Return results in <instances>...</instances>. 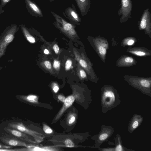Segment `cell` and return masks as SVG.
<instances>
[{
  "label": "cell",
  "mask_w": 151,
  "mask_h": 151,
  "mask_svg": "<svg viewBox=\"0 0 151 151\" xmlns=\"http://www.w3.org/2000/svg\"><path fill=\"white\" fill-rule=\"evenodd\" d=\"M58 99L62 102H64L65 99V97L61 95H59L58 96Z\"/></svg>",
  "instance_id": "31"
},
{
  "label": "cell",
  "mask_w": 151,
  "mask_h": 151,
  "mask_svg": "<svg viewBox=\"0 0 151 151\" xmlns=\"http://www.w3.org/2000/svg\"><path fill=\"white\" fill-rule=\"evenodd\" d=\"M6 130L15 137L23 141L32 143H35L30 139L24 133L18 130L7 128Z\"/></svg>",
  "instance_id": "12"
},
{
  "label": "cell",
  "mask_w": 151,
  "mask_h": 151,
  "mask_svg": "<svg viewBox=\"0 0 151 151\" xmlns=\"http://www.w3.org/2000/svg\"><path fill=\"white\" fill-rule=\"evenodd\" d=\"M41 65L50 73L52 72L51 65L49 61L45 60L42 62Z\"/></svg>",
  "instance_id": "18"
},
{
  "label": "cell",
  "mask_w": 151,
  "mask_h": 151,
  "mask_svg": "<svg viewBox=\"0 0 151 151\" xmlns=\"http://www.w3.org/2000/svg\"><path fill=\"white\" fill-rule=\"evenodd\" d=\"M59 87L56 84L53 87V89L54 92L55 93H57L59 90Z\"/></svg>",
  "instance_id": "32"
},
{
  "label": "cell",
  "mask_w": 151,
  "mask_h": 151,
  "mask_svg": "<svg viewBox=\"0 0 151 151\" xmlns=\"http://www.w3.org/2000/svg\"><path fill=\"white\" fill-rule=\"evenodd\" d=\"M131 52L139 56H144L145 55V53L141 51H133Z\"/></svg>",
  "instance_id": "27"
},
{
  "label": "cell",
  "mask_w": 151,
  "mask_h": 151,
  "mask_svg": "<svg viewBox=\"0 0 151 151\" xmlns=\"http://www.w3.org/2000/svg\"><path fill=\"white\" fill-rule=\"evenodd\" d=\"M19 28L15 24L7 27L0 36V59L5 54L8 46L12 42Z\"/></svg>",
  "instance_id": "3"
},
{
  "label": "cell",
  "mask_w": 151,
  "mask_h": 151,
  "mask_svg": "<svg viewBox=\"0 0 151 151\" xmlns=\"http://www.w3.org/2000/svg\"><path fill=\"white\" fill-rule=\"evenodd\" d=\"M8 125L9 127L18 130L25 134L33 136L36 140L38 141V139H39V137H38L37 135L40 134L29 129L22 122H12L9 123Z\"/></svg>",
  "instance_id": "8"
},
{
  "label": "cell",
  "mask_w": 151,
  "mask_h": 151,
  "mask_svg": "<svg viewBox=\"0 0 151 151\" xmlns=\"http://www.w3.org/2000/svg\"><path fill=\"white\" fill-rule=\"evenodd\" d=\"M1 140L4 143L11 146H24L27 147L28 146L24 142L15 138L2 137L1 138Z\"/></svg>",
  "instance_id": "10"
},
{
  "label": "cell",
  "mask_w": 151,
  "mask_h": 151,
  "mask_svg": "<svg viewBox=\"0 0 151 151\" xmlns=\"http://www.w3.org/2000/svg\"><path fill=\"white\" fill-rule=\"evenodd\" d=\"M71 7L66 8L63 15L70 22L74 24L79 25L81 22V19L74 5L71 4Z\"/></svg>",
  "instance_id": "6"
},
{
  "label": "cell",
  "mask_w": 151,
  "mask_h": 151,
  "mask_svg": "<svg viewBox=\"0 0 151 151\" xmlns=\"http://www.w3.org/2000/svg\"><path fill=\"white\" fill-rule=\"evenodd\" d=\"M53 49L56 54H58V53L59 47L57 44H55L53 45Z\"/></svg>",
  "instance_id": "28"
},
{
  "label": "cell",
  "mask_w": 151,
  "mask_h": 151,
  "mask_svg": "<svg viewBox=\"0 0 151 151\" xmlns=\"http://www.w3.org/2000/svg\"><path fill=\"white\" fill-rule=\"evenodd\" d=\"M72 62L70 59H68L66 61L65 65V68L67 70H68L71 67Z\"/></svg>",
  "instance_id": "20"
},
{
  "label": "cell",
  "mask_w": 151,
  "mask_h": 151,
  "mask_svg": "<svg viewBox=\"0 0 151 151\" xmlns=\"http://www.w3.org/2000/svg\"><path fill=\"white\" fill-rule=\"evenodd\" d=\"M114 132L113 128L110 126L103 125L100 131L96 135L92 137V139L95 141L94 145L96 148H100V146L108 140L112 135Z\"/></svg>",
  "instance_id": "4"
},
{
  "label": "cell",
  "mask_w": 151,
  "mask_h": 151,
  "mask_svg": "<svg viewBox=\"0 0 151 151\" xmlns=\"http://www.w3.org/2000/svg\"><path fill=\"white\" fill-rule=\"evenodd\" d=\"M60 63L59 61L55 60L53 64V67L55 69L58 70L60 68Z\"/></svg>",
  "instance_id": "23"
},
{
  "label": "cell",
  "mask_w": 151,
  "mask_h": 151,
  "mask_svg": "<svg viewBox=\"0 0 151 151\" xmlns=\"http://www.w3.org/2000/svg\"><path fill=\"white\" fill-rule=\"evenodd\" d=\"M132 3L131 0H121V6L118 12V14L121 16V22H125L131 17Z\"/></svg>",
  "instance_id": "5"
},
{
  "label": "cell",
  "mask_w": 151,
  "mask_h": 151,
  "mask_svg": "<svg viewBox=\"0 0 151 151\" xmlns=\"http://www.w3.org/2000/svg\"><path fill=\"white\" fill-rule=\"evenodd\" d=\"M77 70V73L80 78L83 79L86 77V75L85 71L82 69L79 68L78 65Z\"/></svg>",
  "instance_id": "19"
},
{
  "label": "cell",
  "mask_w": 151,
  "mask_h": 151,
  "mask_svg": "<svg viewBox=\"0 0 151 151\" xmlns=\"http://www.w3.org/2000/svg\"><path fill=\"white\" fill-rule=\"evenodd\" d=\"M51 13L55 18V21L53 24L62 32L72 39L78 36L75 30V24L68 22L65 19L55 12L51 11Z\"/></svg>",
  "instance_id": "2"
},
{
  "label": "cell",
  "mask_w": 151,
  "mask_h": 151,
  "mask_svg": "<svg viewBox=\"0 0 151 151\" xmlns=\"http://www.w3.org/2000/svg\"><path fill=\"white\" fill-rule=\"evenodd\" d=\"M114 140L115 146L114 151H134L135 150L130 149L126 148L123 145L121 137L119 134H117Z\"/></svg>",
  "instance_id": "15"
},
{
  "label": "cell",
  "mask_w": 151,
  "mask_h": 151,
  "mask_svg": "<svg viewBox=\"0 0 151 151\" xmlns=\"http://www.w3.org/2000/svg\"><path fill=\"white\" fill-rule=\"evenodd\" d=\"M99 53L102 55H104L106 53V50L104 47L100 46L99 47Z\"/></svg>",
  "instance_id": "24"
},
{
  "label": "cell",
  "mask_w": 151,
  "mask_h": 151,
  "mask_svg": "<svg viewBox=\"0 0 151 151\" xmlns=\"http://www.w3.org/2000/svg\"><path fill=\"white\" fill-rule=\"evenodd\" d=\"M98 150L101 151H114V147H109L102 148H100L98 149Z\"/></svg>",
  "instance_id": "25"
},
{
  "label": "cell",
  "mask_w": 151,
  "mask_h": 151,
  "mask_svg": "<svg viewBox=\"0 0 151 151\" xmlns=\"http://www.w3.org/2000/svg\"><path fill=\"white\" fill-rule=\"evenodd\" d=\"M134 41L133 40L131 39L128 41L127 44L128 45H132L134 43Z\"/></svg>",
  "instance_id": "33"
},
{
  "label": "cell",
  "mask_w": 151,
  "mask_h": 151,
  "mask_svg": "<svg viewBox=\"0 0 151 151\" xmlns=\"http://www.w3.org/2000/svg\"><path fill=\"white\" fill-rule=\"evenodd\" d=\"M75 118L74 116H71L68 120V123L69 124H71L73 123L75 121Z\"/></svg>",
  "instance_id": "30"
},
{
  "label": "cell",
  "mask_w": 151,
  "mask_h": 151,
  "mask_svg": "<svg viewBox=\"0 0 151 151\" xmlns=\"http://www.w3.org/2000/svg\"><path fill=\"white\" fill-rule=\"evenodd\" d=\"M26 7L32 16L41 18L43 17L42 10L35 2L32 0H25Z\"/></svg>",
  "instance_id": "7"
},
{
  "label": "cell",
  "mask_w": 151,
  "mask_h": 151,
  "mask_svg": "<svg viewBox=\"0 0 151 151\" xmlns=\"http://www.w3.org/2000/svg\"><path fill=\"white\" fill-rule=\"evenodd\" d=\"M101 103L102 111L105 114L120 104L121 101L117 91L110 86H105L101 89Z\"/></svg>",
  "instance_id": "1"
},
{
  "label": "cell",
  "mask_w": 151,
  "mask_h": 151,
  "mask_svg": "<svg viewBox=\"0 0 151 151\" xmlns=\"http://www.w3.org/2000/svg\"><path fill=\"white\" fill-rule=\"evenodd\" d=\"M4 10H3L2 9V8H1L0 6V15L2 13L4 12Z\"/></svg>",
  "instance_id": "35"
},
{
  "label": "cell",
  "mask_w": 151,
  "mask_h": 151,
  "mask_svg": "<svg viewBox=\"0 0 151 151\" xmlns=\"http://www.w3.org/2000/svg\"><path fill=\"white\" fill-rule=\"evenodd\" d=\"M74 100L75 98L73 95L70 96L65 99L63 106L57 116L55 120L60 118L63 112L72 105Z\"/></svg>",
  "instance_id": "14"
},
{
  "label": "cell",
  "mask_w": 151,
  "mask_h": 151,
  "mask_svg": "<svg viewBox=\"0 0 151 151\" xmlns=\"http://www.w3.org/2000/svg\"><path fill=\"white\" fill-rule=\"evenodd\" d=\"M125 61L127 63H132L133 61V59L130 57H127L125 59Z\"/></svg>",
  "instance_id": "29"
},
{
  "label": "cell",
  "mask_w": 151,
  "mask_h": 151,
  "mask_svg": "<svg viewBox=\"0 0 151 151\" xmlns=\"http://www.w3.org/2000/svg\"><path fill=\"white\" fill-rule=\"evenodd\" d=\"M144 118L140 114H134L129 120L127 126V131L133 132L142 124Z\"/></svg>",
  "instance_id": "9"
},
{
  "label": "cell",
  "mask_w": 151,
  "mask_h": 151,
  "mask_svg": "<svg viewBox=\"0 0 151 151\" xmlns=\"http://www.w3.org/2000/svg\"><path fill=\"white\" fill-rule=\"evenodd\" d=\"M50 1V2H53V1H55V0H49Z\"/></svg>",
  "instance_id": "36"
},
{
  "label": "cell",
  "mask_w": 151,
  "mask_h": 151,
  "mask_svg": "<svg viewBox=\"0 0 151 151\" xmlns=\"http://www.w3.org/2000/svg\"><path fill=\"white\" fill-rule=\"evenodd\" d=\"M43 129L45 132L47 134H51L52 132V129L45 124H43Z\"/></svg>",
  "instance_id": "22"
},
{
  "label": "cell",
  "mask_w": 151,
  "mask_h": 151,
  "mask_svg": "<svg viewBox=\"0 0 151 151\" xmlns=\"http://www.w3.org/2000/svg\"><path fill=\"white\" fill-rule=\"evenodd\" d=\"M76 2L82 16L87 14L91 4L90 0H74Z\"/></svg>",
  "instance_id": "11"
},
{
  "label": "cell",
  "mask_w": 151,
  "mask_h": 151,
  "mask_svg": "<svg viewBox=\"0 0 151 151\" xmlns=\"http://www.w3.org/2000/svg\"><path fill=\"white\" fill-rule=\"evenodd\" d=\"M11 0H1V3L0 4V7L2 8Z\"/></svg>",
  "instance_id": "26"
},
{
  "label": "cell",
  "mask_w": 151,
  "mask_h": 151,
  "mask_svg": "<svg viewBox=\"0 0 151 151\" xmlns=\"http://www.w3.org/2000/svg\"><path fill=\"white\" fill-rule=\"evenodd\" d=\"M44 52L46 54H48L49 53V51L47 49H45L44 50Z\"/></svg>",
  "instance_id": "34"
},
{
  "label": "cell",
  "mask_w": 151,
  "mask_h": 151,
  "mask_svg": "<svg viewBox=\"0 0 151 151\" xmlns=\"http://www.w3.org/2000/svg\"><path fill=\"white\" fill-rule=\"evenodd\" d=\"M150 14L148 9H146L141 17L139 22L140 28L143 29L146 28L147 26L150 23Z\"/></svg>",
  "instance_id": "13"
},
{
  "label": "cell",
  "mask_w": 151,
  "mask_h": 151,
  "mask_svg": "<svg viewBox=\"0 0 151 151\" xmlns=\"http://www.w3.org/2000/svg\"><path fill=\"white\" fill-rule=\"evenodd\" d=\"M20 98L24 101L31 103H35L37 101V97L35 95H30L27 96L22 95Z\"/></svg>",
  "instance_id": "17"
},
{
  "label": "cell",
  "mask_w": 151,
  "mask_h": 151,
  "mask_svg": "<svg viewBox=\"0 0 151 151\" xmlns=\"http://www.w3.org/2000/svg\"><path fill=\"white\" fill-rule=\"evenodd\" d=\"M20 27L23 34L27 40L31 43H34L35 42V37L31 34L29 29L25 25L22 24Z\"/></svg>",
  "instance_id": "16"
},
{
  "label": "cell",
  "mask_w": 151,
  "mask_h": 151,
  "mask_svg": "<svg viewBox=\"0 0 151 151\" xmlns=\"http://www.w3.org/2000/svg\"><path fill=\"white\" fill-rule=\"evenodd\" d=\"M65 144L66 147H73L74 146V144L70 139H67L65 141Z\"/></svg>",
  "instance_id": "21"
}]
</instances>
